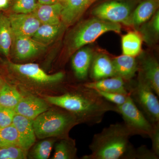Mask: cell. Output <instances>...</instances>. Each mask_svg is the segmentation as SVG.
<instances>
[{
  "mask_svg": "<svg viewBox=\"0 0 159 159\" xmlns=\"http://www.w3.org/2000/svg\"><path fill=\"white\" fill-rule=\"evenodd\" d=\"M150 23L149 25V29L151 31L156 34L157 36H158L159 33V12L157 11L155 12L152 17L151 18Z\"/></svg>",
  "mask_w": 159,
  "mask_h": 159,
  "instance_id": "34",
  "label": "cell"
},
{
  "mask_svg": "<svg viewBox=\"0 0 159 159\" xmlns=\"http://www.w3.org/2000/svg\"><path fill=\"white\" fill-rule=\"evenodd\" d=\"M61 4V22L67 26L74 24L88 8L84 0H63Z\"/></svg>",
  "mask_w": 159,
  "mask_h": 159,
  "instance_id": "20",
  "label": "cell"
},
{
  "mask_svg": "<svg viewBox=\"0 0 159 159\" xmlns=\"http://www.w3.org/2000/svg\"><path fill=\"white\" fill-rule=\"evenodd\" d=\"M90 67L91 77L93 80L116 76L112 60L106 54H99L93 57Z\"/></svg>",
  "mask_w": 159,
  "mask_h": 159,
  "instance_id": "16",
  "label": "cell"
},
{
  "mask_svg": "<svg viewBox=\"0 0 159 159\" xmlns=\"http://www.w3.org/2000/svg\"><path fill=\"white\" fill-rule=\"evenodd\" d=\"M22 97L15 88L4 84L0 89V106L15 109Z\"/></svg>",
  "mask_w": 159,
  "mask_h": 159,
  "instance_id": "24",
  "label": "cell"
},
{
  "mask_svg": "<svg viewBox=\"0 0 159 159\" xmlns=\"http://www.w3.org/2000/svg\"><path fill=\"white\" fill-rule=\"evenodd\" d=\"M26 158L27 151L19 146L0 147V159H24Z\"/></svg>",
  "mask_w": 159,
  "mask_h": 159,
  "instance_id": "28",
  "label": "cell"
},
{
  "mask_svg": "<svg viewBox=\"0 0 159 159\" xmlns=\"http://www.w3.org/2000/svg\"><path fill=\"white\" fill-rule=\"evenodd\" d=\"M96 91L106 100L117 106L123 104L126 101L129 96V95L118 93Z\"/></svg>",
  "mask_w": 159,
  "mask_h": 159,
  "instance_id": "31",
  "label": "cell"
},
{
  "mask_svg": "<svg viewBox=\"0 0 159 159\" xmlns=\"http://www.w3.org/2000/svg\"><path fill=\"white\" fill-rule=\"evenodd\" d=\"M80 121L74 114L63 110L47 111L33 120L36 137L44 139L51 137L68 138L69 131Z\"/></svg>",
  "mask_w": 159,
  "mask_h": 159,
  "instance_id": "3",
  "label": "cell"
},
{
  "mask_svg": "<svg viewBox=\"0 0 159 159\" xmlns=\"http://www.w3.org/2000/svg\"><path fill=\"white\" fill-rule=\"evenodd\" d=\"M39 4L44 5H51V4L61 3L62 4L63 0H37Z\"/></svg>",
  "mask_w": 159,
  "mask_h": 159,
  "instance_id": "35",
  "label": "cell"
},
{
  "mask_svg": "<svg viewBox=\"0 0 159 159\" xmlns=\"http://www.w3.org/2000/svg\"><path fill=\"white\" fill-rule=\"evenodd\" d=\"M10 0H0V11L7 9L9 7Z\"/></svg>",
  "mask_w": 159,
  "mask_h": 159,
  "instance_id": "36",
  "label": "cell"
},
{
  "mask_svg": "<svg viewBox=\"0 0 159 159\" xmlns=\"http://www.w3.org/2000/svg\"><path fill=\"white\" fill-rule=\"evenodd\" d=\"M109 31L120 33L121 25L95 17L87 20L80 24L74 31L71 38L70 51L72 53L75 52L94 42L99 36Z\"/></svg>",
  "mask_w": 159,
  "mask_h": 159,
  "instance_id": "4",
  "label": "cell"
},
{
  "mask_svg": "<svg viewBox=\"0 0 159 159\" xmlns=\"http://www.w3.org/2000/svg\"><path fill=\"white\" fill-rule=\"evenodd\" d=\"M13 41V34L8 16L0 12V53L8 58Z\"/></svg>",
  "mask_w": 159,
  "mask_h": 159,
  "instance_id": "21",
  "label": "cell"
},
{
  "mask_svg": "<svg viewBox=\"0 0 159 159\" xmlns=\"http://www.w3.org/2000/svg\"><path fill=\"white\" fill-rule=\"evenodd\" d=\"M95 1H96V0H84V3H85L86 5L88 7L89 6H90L91 4L93 3Z\"/></svg>",
  "mask_w": 159,
  "mask_h": 159,
  "instance_id": "37",
  "label": "cell"
},
{
  "mask_svg": "<svg viewBox=\"0 0 159 159\" xmlns=\"http://www.w3.org/2000/svg\"><path fill=\"white\" fill-rule=\"evenodd\" d=\"M77 148L73 140L62 139L55 146L53 159H71L76 158Z\"/></svg>",
  "mask_w": 159,
  "mask_h": 159,
  "instance_id": "25",
  "label": "cell"
},
{
  "mask_svg": "<svg viewBox=\"0 0 159 159\" xmlns=\"http://www.w3.org/2000/svg\"><path fill=\"white\" fill-rule=\"evenodd\" d=\"M131 137L124 123L111 124L95 134L89 147L91 152L83 159H125L133 147Z\"/></svg>",
  "mask_w": 159,
  "mask_h": 159,
  "instance_id": "2",
  "label": "cell"
},
{
  "mask_svg": "<svg viewBox=\"0 0 159 159\" xmlns=\"http://www.w3.org/2000/svg\"><path fill=\"white\" fill-rule=\"evenodd\" d=\"M158 0H145L133 11L131 26L139 28L152 17L158 8Z\"/></svg>",
  "mask_w": 159,
  "mask_h": 159,
  "instance_id": "19",
  "label": "cell"
},
{
  "mask_svg": "<svg viewBox=\"0 0 159 159\" xmlns=\"http://www.w3.org/2000/svg\"><path fill=\"white\" fill-rule=\"evenodd\" d=\"M117 107L118 113L122 116L123 123L131 136L139 135L149 138L154 125L139 109L130 96L123 104Z\"/></svg>",
  "mask_w": 159,
  "mask_h": 159,
  "instance_id": "6",
  "label": "cell"
},
{
  "mask_svg": "<svg viewBox=\"0 0 159 159\" xmlns=\"http://www.w3.org/2000/svg\"><path fill=\"white\" fill-rule=\"evenodd\" d=\"M83 85L96 91L129 95L126 89V82L119 76L93 80L92 82L86 83Z\"/></svg>",
  "mask_w": 159,
  "mask_h": 159,
  "instance_id": "15",
  "label": "cell"
},
{
  "mask_svg": "<svg viewBox=\"0 0 159 159\" xmlns=\"http://www.w3.org/2000/svg\"><path fill=\"white\" fill-rule=\"evenodd\" d=\"M8 16L13 36L32 37L41 23L34 14L13 13Z\"/></svg>",
  "mask_w": 159,
  "mask_h": 159,
  "instance_id": "9",
  "label": "cell"
},
{
  "mask_svg": "<svg viewBox=\"0 0 159 159\" xmlns=\"http://www.w3.org/2000/svg\"><path fill=\"white\" fill-rule=\"evenodd\" d=\"M126 89L146 118L153 125L159 124V102L156 94L148 84L138 76L134 83L126 82Z\"/></svg>",
  "mask_w": 159,
  "mask_h": 159,
  "instance_id": "5",
  "label": "cell"
},
{
  "mask_svg": "<svg viewBox=\"0 0 159 159\" xmlns=\"http://www.w3.org/2000/svg\"><path fill=\"white\" fill-rule=\"evenodd\" d=\"M49 103L75 115L80 122L89 125L99 124L108 112H118L117 106L104 99L95 90L84 85L76 91L57 96H47Z\"/></svg>",
  "mask_w": 159,
  "mask_h": 159,
  "instance_id": "1",
  "label": "cell"
},
{
  "mask_svg": "<svg viewBox=\"0 0 159 159\" xmlns=\"http://www.w3.org/2000/svg\"><path fill=\"white\" fill-rule=\"evenodd\" d=\"M63 24L52 25L41 24L32 38L34 40L47 45L52 42L60 33Z\"/></svg>",
  "mask_w": 159,
  "mask_h": 159,
  "instance_id": "22",
  "label": "cell"
},
{
  "mask_svg": "<svg viewBox=\"0 0 159 159\" xmlns=\"http://www.w3.org/2000/svg\"><path fill=\"white\" fill-rule=\"evenodd\" d=\"M2 79H1V77H0V89H1V88L2 87Z\"/></svg>",
  "mask_w": 159,
  "mask_h": 159,
  "instance_id": "38",
  "label": "cell"
},
{
  "mask_svg": "<svg viewBox=\"0 0 159 159\" xmlns=\"http://www.w3.org/2000/svg\"><path fill=\"white\" fill-rule=\"evenodd\" d=\"M132 7L128 2L112 1L102 3L92 11V14L98 18L111 22L131 26V19Z\"/></svg>",
  "mask_w": 159,
  "mask_h": 159,
  "instance_id": "7",
  "label": "cell"
},
{
  "mask_svg": "<svg viewBox=\"0 0 159 159\" xmlns=\"http://www.w3.org/2000/svg\"><path fill=\"white\" fill-rule=\"evenodd\" d=\"M158 159L159 157L145 145H142L137 149L133 147L129 152L125 159Z\"/></svg>",
  "mask_w": 159,
  "mask_h": 159,
  "instance_id": "30",
  "label": "cell"
},
{
  "mask_svg": "<svg viewBox=\"0 0 159 159\" xmlns=\"http://www.w3.org/2000/svg\"><path fill=\"white\" fill-rule=\"evenodd\" d=\"M8 65L13 71L39 83L47 84L60 82L65 76V74L62 72L51 75L48 74L36 64H20L8 62Z\"/></svg>",
  "mask_w": 159,
  "mask_h": 159,
  "instance_id": "8",
  "label": "cell"
},
{
  "mask_svg": "<svg viewBox=\"0 0 159 159\" xmlns=\"http://www.w3.org/2000/svg\"><path fill=\"white\" fill-rule=\"evenodd\" d=\"M142 39L136 32H128L122 38V54L135 57L142 50Z\"/></svg>",
  "mask_w": 159,
  "mask_h": 159,
  "instance_id": "23",
  "label": "cell"
},
{
  "mask_svg": "<svg viewBox=\"0 0 159 159\" xmlns=\"http://www.w3.org/2000/svg\"><path fill=\"white\" fill-rule=\"evenodd\" d=\"M12 124L17 131L19 146L27 151L34 145L36 140L33 120L16 114Z\"/></svg>",
  "mask_w": 159,
  "mask_h": 159,
  "instance_id": "12",
  "label": "cell"
},
{
  "mask_svg": "<svg viewBox=\"0 0 159 159\" xmlns=\"http://www.w3.org/2000/svg\"><path fill=\"white\" fill-rule=\"evenodd\" d=\"M12 44L16 57L19 60L32 58L44 51L47 47L31 37L24 36H13Z\"/></svg>",
  "mask_w": 159,
  "mask_h": 159,
  "instance_id": "11",
  "label": "cell"
},
{
  "mask_svg": "<svg viewBox=\"0 0 159 159\" xmlns=\"http://www.w3.org/2000/svg\"><path fill=\"white\" fill-rule=\"evenodd\" d=\"M149 138L152 143V150L159 157V124L154 125L153 131Z\"/></svg>",
  "mask_w": 159,
  "mask_h": 159,
  "instance_id": "33",
  "label": "cell"
},
{
  "mask_svg": "<svg viewBox=\"0 0 159 159\" xmlns=\"http://www.w3.org/2000/svg\"><path fill=\"white\" fill-rule=\"evenodd\" d=\"M54 141L53 140H45L38 143L34 146L32 151V156L36 159H47L51 154Z\"/></svg>",
  "mask_w": 159,
  "mask_h": 159,
  "instance_id": "27",
  "label": "cell"
},
{
  "mask_svg": "<svg viewBox=\"0 0 159 159\" xmlns=\"http://www.w3.org/2000/svg\"><path fill=\"white\" fill-rule=\"evenodd\" d=\"M49 106L45 101L34 96L22 97L14 110L18 114L31 120L48 110Z\"/></svg>",
  "mask_w": 159,
  "mask_h": 159,
  "instance_id": "13",
  "label": "cell"
},
{
  "mask_svg": "<svg viewBox=\"0 0 159 159\" xmlns=\"http://www.w3.org/2000/svg\"><path fill=\"white\" fill-rule=\"evenodd\" d=\"M139 76L147 83L159 97V65L157 60L150 55L141 57L138 61Z\"/></svg>",
  "mask_w": 159,
  "mask_h": 159,
  "instance_id": "10",
  "label": "cell"
},
{
  "mask_svg": "<svg viewBox=\"0 0 159 159\" xmlns=\"http://www.w3.org/2000/svg\"><path fill=\"white\" fill-rule=\"evenodd\" d=\"M15 114L14 109L0 106V128L11 125Z\"/></svg>",
  "mask_w": 159,
  "mask_h": 159,
  "instance_id": "32",
  "label": "cell"
},
{
  "mask_svg": "<svg viewBox=\"0 0 159 159\" xmlns=\"http://www.w3.org/2000/svg\"><path fill=\"white\" fill-rule=\"evenodd\" d=\"M116 76L125 82L132 80L138 71V63L135 57L122 54L112 59Z\"/></svg>",
  "mask_w": 159,
  "mask_h": 159,
  "instance_id": "17",
  "label": "cell"
},
{
  "mask_svg": "<svg viewBox=\"0 0 159 159\" xmlns=\"http://www.w3.org/2000/svg\"><path fill=\"white\" fill-rule=\"evenodd\" d=\"M11 145L19 146L17 131L12 124L0 128V147Z\"/></svg>",
  "mask_w": 159,
  "mask_h": 159,
  "instance_id": "26",
  "label": "cell"
},
{
  "mask_svg": "<svg viewBox=\"0 0 159 159\" xmlns=\"http://www.w3.org/2000/svg\"><path fill=\"white\" fill-rule=\"evenodd\" d=\"M39 4L37 0H16L11 10L14 13L29 14L35 10Z\"/></svg>",
  "mask_w": 159,
  "mask_h": 159,
  "instance_id": "29",
  "label": "cell"
},
{
  "mask_svg": "<svg viewBox=\"0 0 159 159\" xmlns=\"http://www.w3.org/2000/svg\"><path fill=\"white\" fill-rule=\"evenodd\" d=\"M73 55L72 66L74 74L80 80L86 79L93 58V53L89 48H80Z\"/></svg>",
  "mask_w": 159,
  "mask_h": 159,
  "instance_id": "14",
  "label": "cell"
},
{
  "mask_svg": "<svg viewBox=\"0 0 159 159\" xmlns=\"http://www.w3.org/2000/svg\"><path fill=\"white\" fill-rule=\"evenodd\" d=\"M63 6L61 3L44 5L39 4L32 14L42 24L56 25L62 24L61 20Z\"/></svg>",
  "mask_w": 159,
  "mask_h": 159,
  "instance_id": "18",
  "label": "cell"
}]
</instances>
